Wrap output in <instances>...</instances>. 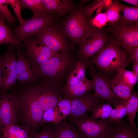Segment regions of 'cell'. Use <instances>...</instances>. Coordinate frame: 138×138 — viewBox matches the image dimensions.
<instances>
[{
  "mask_svg": "<svg viewBox=\"0 0 138 138\" xmlns=\"http://www.w3.org/2000/svg\"><path fill=\"white\" fill-rule=\"evenodd\" d=\"M119 76L121 80L133 90L134 87L137 82L138 77L131 71L120 69L117 71Z\"/></svg>",
  "mask_w": 138,
  "mask_h": 138,
  "instance_id": "1f68e13d",
  "label": "cell"
},
{
  "mask_svg": "<svg viewBox=\"0 0 138 138\" xmlns=\"http://www.w3.org/2000/svg\"><path fill=\"white\" fill-rule=\"evenodd\" d=\"M16 47L10 45L3 55L2 86L0 94H4L12 88L17 81V60Z\"/></svg>",
  "mask_w": 138,
  "mask_h": 138,
  "instance_id": "8fae6325",
  "label": "cell"
},
{
  "mask_svg": "<svg viewBox=\"0 0 138 138\" xmlns=\"http://www.w3.org/2000/svg\"><path fill=\"white\" fill-rule=\"evenodd\" d=\"M73 123L80 138H106L114 125L108 119L93 118L87 114Z\"/></svg>",
  "mask_w": 138,
  "mask_h": 138,
  "instance_id": "52a82bcc",
  "label": "cell"
},
{
  "mask_svg": "<svg viewBox=\"0 0 138 138\" xmlns=\"http://www.w3.org/2000/svg\"><path fill=\"white\" fill-rule=\"evenodd\" d=\"M108 20L105 13H100L91 20V25L95 27L101 28L106 24Z\"/></svg>",
  "mask_w": 138,
  "mask_h": 138,
  "instance_id": "8d00e7d4",
  "label": "cell"
},
{
  "mask_svg": "<svg viewBox=\"0 0 138 138\" xmlns=\"http://www.w3.org/2000/svg\"><path fill=\"white\" fill-rule=\"evenodd\" d=\"M1 128H2V126L0 124V133L1 134V133H2L1 131Z\"/></svg>",
  "mask_w": 138,
  "mask_h": 138,
  "instance_id": "7bdbcfd3",
  "label": "cell"
},
{
  "mask_svg": "<svg viewBox=\"0 0 138 138\" xmlns=\"http://www.w3.org/2000/svg\"><path fill=\"white\" fill-rule=\"evenodd\" d=\"M54 138H80L78 131L73 123H67L64 121L55 125Z\"/></svg>",
  "mask_w": 138,
  "mask_h": 138,
  "instance_id": "cb8c5ba5",
  "label": "cell"
},
{
  "mask_svg": "<svg viewBox=\"0 0 138 138\" xmlns=\"http://www.w3.org/2000/svg\"><path fill=\"white\" fill-rule=\"evenodd\" d=\"M62 120L55 107L49 109L43 112V121L44 124L51 123L56 125Z\"/></svg>",
  "mask_w": 138,
  "mask_h": 138,
  "instance_id": "d6a6232c",
  "label": "cell"
},
{
  "mask_svg": "<svg viewBox=\"0 0 138 138\" xmlns=\"http://www.w3.org/2000/svg\"><path fill=\"white\" fill-rule=\"evenodd\" d=\"M5 20L0 14V45L9 44L15 47H24V44L17 40L14 32L6 24Z\"/></svg>",
  "mask_w": 138,
  "mask_h": 138,
  "instance_id": "44dd1931",
  "label": "cell"
},
{
  "mask_svg": "<svg viewBox=\"0 0 138 138\" xmlns=\"http://www.w3.org/2000/svg\"><path fill=\"white\" fill-rule=\"evenodd\" d=\"M127 100L121 99L114 105L115 108H112L109 120L113 123L117 124L120 123L122 118L126 114V104Z\"/></svg>",
  "mask_w": 138,
  "mask_h": 138,
  "instance_id": "4316f807",
  "label": "cell"
},
{
  "mask_svg": "<svg viewBox=\"0 0 138 138\" xmlns=\"http://www.w3.org/2000/svg\"><path fill=\"white\" fill-rule=\"evenodd\" d=\"M112 109L111 106L108 103L100 104L94 108L92 111V114L90 117L95 119H108Z\"/></svg>",
  "mask_w": 138,
  "mask_h": 138,
  "instance_id": "4dcf8cb0",
  "label": "cell"
},
{
  "mask_svg": "<svg viewBox=\"0 0 138 138\" xmlns=\"http://www.w3.org/2000/svg\"><path fill=\"white\" fill-rule=\"evenodd\" d=\"M42 2L48 14L55 13L63 16L74 9L73 1L70 0H42Z\"/></svg>",
  "mask_w": 138,
  "mask_h": 138,
  "instance_id": "e0dca14e",
  "label": "cell"
},
{
  "mask_svg": "<svg viewBox=\"0 0 138 138\" xmlns=\"http://www.w3.org/2000/svg\"><path fill=\"white\" fill-rule=\"evenodd\" d=\"M2 138H29L32 134L29 128L23 125H9L2 127Z\"/></svg>",
  "mask_w": 138,
  "mask_h": 138,
  "instance_id": "7402d4cb",
  "label": "cell"
},
{
  "mask_svg": "<svg viewBox=\"0 0 138 138\" xmlns=\"http://www.w3.org/2000/svg\"><path fill=\"white\" fill-rule=\"evenodd\" d=\"M55 131V126H46L39 132L32 134L29 138H54Z\"/></svg>",
  "mask_w": 138,
  "mask_h": 138,
  "instance_id": "e575fe53",
  "label": "cell"
},
{
  "mask_svg": "<svg viewBox=\"0 0 138 138\" xmlns=\"http://www.w3.org/2000/svg\"><path fill=\"white\" fill-rule=\"evenodd\" d=\"M19 121L16 96L15 91L0 94V123L2 127L17 125Z\"/></svg>",
  "mask_w": 138,
  "mask_h": 138,
  "instance_id": "4fadbf2b",
  "label": "cell"
},
{
  "mask_svg": "<svg viewBox=\"0 0 138 138\" xmlns=\"http://www.w3.org/2000/svg\"><path fill=\"white\" fill-rule=\"evenodd\" d=\"M113 32L116 40L127 54L138 46V24L114 25Z\"/></svg>",
  "mask_w": 138,
  "mask_h": 138,
  "instance_id": "7c38bea8",
  "label": "cell"
},
{
  "mask_svg": "<svg viewBox=\"0 0 138 138\" xmlns=\"http://www.w3.org/2000/svg\"><path fill=\"white\" fill-rule=\"evenodd\" d=\"M127 55L129 63L133 64L138 63V46L131 51Z\"/></svg>",
  "mask_w": 138,
  "mask_h": 138,
  "instance_id": "74e56055",
  "label": "cell"
},
{
  "mask_svg": "<svg viewBox=\"0 0 138 138\" xmlns=\"http://www.w3.org/2000/svg\"><path fill=\"white\" fill-rule=\"evenodd\" d=\"M126 114L129 122V124L132 126H137L135 122V117L138 110V94L134 92L126 104Z\"/></svg>",
  "mask_w": 138,
  "mask_h": 138,
  "instance_id": "484cf974",
  "label": "cell"
},
{
  "mask_svg": "<svg viewBox=\"0 0 138 138\" xmlns=\"http://www.w3.org/2000/svg\"><path fill=\"white\" fill-rule=\"evenodd\" d=\"M23 42L24 56L30 68L38 67L58 52H53L36 38L29 37Z\"/></svg>",
  "mask_w": 138,
  "mask_h": 138,
  "instance_id": "30bf717a",
  "label": "cell"
},
{
  "mask_svg": "<svg viewBox=\"0 0 138 138\" xmlns=\"http://www.w3.org/2000/svg\"><path fill=\"white\" fill-rule=\"evenodd\" d=\"M111 39L104 29L92 26L78 44L79 57L89 60Z\"/></svg>",
  "mask_w": 138,
  "mask_h": 138,
  "instance_id": "5b68a950",
  "label": "cell"
},
{
  "mask_svg": "<svg viewBox=\"0 0 138 138\" xmlns=\"http://www.w3.org/2000/svg\"><path fill=\"white\" fill-rule=\"evenodd\" d=\"M6 0H0V14L7 22L11 25L14 24L16 18L11 13Z\"/></svg>",
  "mask_w": 138,
  "mask_h": 138,
  "instance_id": "836d02e7",
  "label": "cell"
},
{
  "mask_svg": "<svg viewBox=\"0 0 138 138\" xmlns=\"http://www.w3.org/2000/svg\"><path fill=\"white\" fill-rule=\"evenodd\" d=\"M89 61V60L79 57L70 71L64 85H72L83 79L86 77V70Z\"/></svg>",
  "mask_w": 138,
  "mask_h": 138,
  "instance_id": "d6986e66",
  "label": "cell"
},
{
  "mask_svg": "<svg viewBox=\"0 0 138 138\" xmlns=\"http://www.w3.org/2000/svg\"><path fill=\"white\" fill-rule=\"evenodd\" d=\"M100 98L95 96L89 92L71 99V110L68 116L72 123L76 119L92 111L98 105L102 104Z\"/></svg>",
  "mask_w": 138,
  "mask_h": 138,
  "instance_id": "5bb4252c",
  "label": "cell"
},
{
  "mask_svg": "<svg viewBox=\"0 0 138 138\" xmlns=\"http://www.w3.org/2000/svg\"><path fill=\"white\" fill-rule=\"evenodd\" d=\"M19 90L14 91L16 96L19 120L30 129L32 135L44 124L43 110L28 85H22Z\"/></svg>",
  "mask_w": 138,
  "mask_h": 138,
  "instance_id": "7a4b0ae2",
  "label": "cell"
},
{
  "mask_svg": "<svg viewBox=\"0 0 138 138\" xmlns=\"http://www.w3.org/2000/svg\"><path fill=\"white\" fill-rule=\"evenodd\" d=\"M95 77L91 80L85 77L82 80L73 85L63 87L62 91L64 96L71 99L83 95L94 88Z\"/></svg>",
  "mask_w": 138,
  "mask_h": 138,
  "instance_id": "ac0fdd59",
  "label": "cell"
},
{
  "mask_svg": "<svg viewBox=\"0 0 138 138\" xmlns=\"http://www.w3.org/2000/svg\"><path fill=\"white\" fill-rule=\"evenodd\" d=\"M17 77V81L21 85H26L34 83L38 79L32 70L22 54L20 47H16Z\"/></svg>",
  "mask_w": 138,
  "mask_h": 138,
  "instance_id": "2e32d148",
  "label": "cell"
},
{
  "mask_svg": "<svg viewBox=\"0 0 138 138\" xmlns=\"http://www.w3.org/2000/svg\"><path fill=\"white\" fill-rule=\"evenodd\" d=\"M8 4L11 5L17 16L19 22V25L24 22V19L22 16L21 12L22 9L19 0H6Z\"/></svg>",
  "mask_w": 138,
  "mask_h": 138,
  "instance_id": "d590c367",
  "label": "cell"
},
{
  "mask_svg": "<svg viewBox=\"0 0 138 138\" xmlns=\"http://www.w3.org/2000/svg\"><path fill=\"white\" fill-rule=\"evenodd\" d=\"M120 5L122 15L118 23L124 24H138V6H128L120 3Z\"/></svg>",
  "mask_w": 138,
  "mask_h": 138,
  "instance_id": "d4e9b609",
  "label": "cell"
},
{
  "mask_svg": "<svg viewBox=\"0 0 138 138\" xmlns=\"http://www.w3.org/2000/svg\"><path fill=\"white\" fill-rule=\"evenodd\" d=\"M132 71L134 74L138 77V63L133 64V67H131Z\"/></svg>",
  "mask_w": 138,
  "mask_h": 138,
  "instance_id": "f35d334b",
  "label": "cell"
},
{
  "mask_svg": "<svg viewBox=\"0 0 138 138\" xmlns=\"http://www.w3.org/2000/svg\"><path fill=\"white\" fill-rule=\"evenodd\" d=\"M71 99L64 96L55 107L62 120L65 121L71 110Z\"/></svg>",
  "mask_w": 138,
  "mask_h": 138,
  "instance_id": "f546056e",
  "label": "cell"
},
{
  "mask_svg": "<svg viewBox=\"0 0 138 138\" xmlns=\"http://www.w3.org/2000/svg\"><path fill=\"white\" fill-rule=\"evenodd\" d=\"M55 17L51 14L34 15L14 29L17 40L21 43L27 38L35 36L47 26L54 24Z\"/></svg>",
  "mask_w": 138,
  "mask_h": 138,
  "instance_id": "9c48e42d",
  "label": "cell"
},
{
  "mask_svg": "<svg viewBox=\"0 0 138 138\" xmlns=\"http://www.w3.org/2000/svg\"><path fill=\"white\" fill-rule=\"evenodd\" d=\"M127 55L116 39H111L92 57L89 64L94 65L106 73L120 69H125L129 64Z\"/></svg>",
  "mask_w": 138,
  "mask_h": 138,
  "instance_id": "3957f363",
  "label": "cell"
},
{
  "mask_svg": "<svg viewBox=\"0 0 138 138\" xmlns=\"http://www.w3.org/2000/svg\"><path fill=\"white\" fill-rule=\"evenodd\" d=\"M91 20L84 8L80 7L70 13L61 27L66 38L72 43L78 44L92 26Z\"/></svg>",
  "mask_w": 138,
  "mask_h": 138,
  "instance_id": "277c9868",
  "label": "cell"
},
{
  "mask_svg": "<svg viewBox=\"0 0 138 138\" xmlns=\"http://www.w3.org/2000/svg\"><path fill=\"white\" fill-rule=\"evenodd\" d=\"M35 36L36 39L52 51L70 54V45L61 26L52 24Z\"/></svg>",
  "mask_w": 138,
  "mask_h": 138,
  "instance_id": "ba28073f",
  "label": "cell"
},
{
  "mask_svg": "<svg viewBox=\"0 0 138 138\" xmlns=\"http://www.w3.org/2000/svg\"><path fill=\"white\" fill-rule=\"evenodd\" d=\"M109 82L113 93L120 99L127 100L132 95L133 91L121 80L117 72Z\"/></svg>",
  "mask_w": 138,
  "mask_h": 138,
  "instance_id": "603a6c76",
  "label": "cell"
},
{
  "mask_svg": "<svg viewBox=\"0 0 138 138\" xmlns=\"http://www.w3.org/2000/svg\"><path fill=\"white\" fill-rule=\"evenodd\" d=\"M122 1L134 5L135 6H138V0H122Z\"/></svg>",
  "mask_w": 138,
  "mask_h": 138,
  "instance_id": "ab89813d",
  "label": "cell"
},
{
  "mask_svg": "<svg viewBox=\"0 0 138 138\" xmlns=\"http://www.w3.org/2000/svg\"><path fill=\"white\" fill-rule=\"evenodd\" d=\"M76 61L70 54L58 52L39 66L31 68L38 79L63 87Z\"/></svg>",
  "mask_w": 138,
  "mask_h": 138,
  "instance_id": "6da1fadb",
  "label": "cell"
},
{
  "mask_svg": "<svg viewBox=\"0 0 138 138\" xmlns=\"http://www.w3.org/2000/svg\"><path fill=\"white\" fill-rule=\"evenodd\" d=\"M2 136L1 134L0 133V138H2Z\"/></svg>",
  "mask_w": 138,
  "mask_h": 138,
  "instance_id": "ee69618b",
  "label": "cell"
},
{
  "mask_svg": "<svg viewBox=\"0 0 138 138\" xmlns=\"http://www.w3.org/2000/svg\"><path fill=\"white\" fill-rule=\"evenodd\" d=\"M3 84L2 79H0V91L2 88Z\"/></svg>",
  "mask_w": 138,
  "mask_h": 138,
  "instance_id": "b9f144b4",
  "label": "cell"
},
{
  "mask_svg": "<svg viewBox=\"0 0 138 138\" xmlns=\"http://www.w3.org/2000/svg\"><path fill=\"white\" fill-rule=\"evenodd\" d=\"M22 9L30 10L34 15H46L42 0H19Z\"/></svg>",
  "mask_w": 138,
  "mask_h": 138,
  "instance_id": "f1b7e54d",
  "label": "cell"
},
{
  "mask_svg": "<svg viewBox=\"0 0 138 138\" xmlns=\"http://www.w3.org/2000/svg\"><path fill=\"white\" fill-rule=\"evenodd\" d=\"M3 57V55L0 56V79H2V72Z\"/></svg>",
  "mask_w": 138,
  "mask_h": 138,
  "instance_id": "60d3db41",
  "label": "cell"
},
{
  "mask_svg": "<svg viewBox=\"0 0 138 138\" xmlns=\"http://www.w3.org/2000/svg\"><path fill=\"white\" fill-rule=\"evenodd\" d=\"M33 93L43 112L55 107L63 97V87L55 85L44 80L38 79L28 85Z\"/></svg>",
  "mask_w": 138,
  "mask_h": 138,
  "instance_id": "8992f818",
  "label": "cell"
},
{
  "mask_svg": "<svg viewBox=\"0 0 138 138\" xmlns=\"http://www.w3.org/2000/svg\"><path fill=\"white\" fill-rule=\"evenodd\" d=\"M95 82L94 95L106 100L108 103L114 105L121 100L113 93L109 82V79L101 73L97 74L94 76Z\"/></svg>",
  "mask_w": 138,
  "mask_h": 138,
  "instance_id": "9a60e30c",
  "label": "cell"
},
{
  "mask_svg": "<svg viewBox=\"0 0 138 138\" xmlns=\"http://www.w3.org/2000/svg\"><path fill=\"white\" fill-rule=\"evenodd\" d=\"M120 2L115 0L107 7L105 13L108 21L114 25L119 22L120 18L121 10Z\"/></svg>",
  "mask_w": 138,
  "mask_h": 138,
  "instance_id": "83f0119b",
  "label": "cell"
},
{
  "mask_svg": "<svg viewBox=\"0 0 138 138\" xmlns=\"http://www.w3.org/2000/svg\"><path fill=\"white\" fill-rule=\"evenodd\" d=\"M112 127L106 138H138V129L121 122Z\"/></svg>",
  "mask_w": 138,
  "mask_h": 138,
  "instance_id": "ffe728a7",
  "label": "cell"
}]
</instances>
